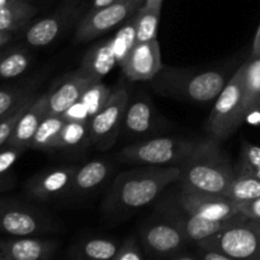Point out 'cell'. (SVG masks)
Masks as SVG:
<instances>
[{"instance_id":"2","label":"cell","mask_w":260,"mask_h":260,"mask_svg":"<svg viewBox=\"0 0 260 260\" xmlns=\"http://www.w3.org/2000/svg\"><path fill=\"white\" fill-rule=\"evenodd\" d=\"M183 192L223 194L235 175L230 161L213 137L198 140L192 154L179 165Z\"/></svg>"},{"instance_id":"16","label":"cell","mask_w":260,"mask_h":260,"mask_svg":"<svg viewBox=\"0 0 260 260\" xmlns=\"http://www.w3.org/2000/svg\"><path fill=\"white\" fill-rule=\"evenodd\" d=\"M160 127V117L151 102L140 95L129 99L123 119V131L134 137L154 134Z\"/></svg>"},{"instance_id":"14","label":"cell","mask_w":260,"mask_h":260,"mask_svg":"<svg viewBox=\"0 0 260 260\" xmlns=\"http://www.w3.org/2000/svg\"><path fill=\"white\" fill-rule=\"evenodd\" d=\"M57 246L56 241L28 236L0 239V260H48Z\"/></svg>"},{"instance_id":"7","label":"cell","mask_w":260,"mask_h":260,"mask_svg":"<svg viewBox=\"0 0 260 260\" xmlns=\"http://www.w3.org/2000/svg\"><path fill=\"white\" fill-rule=\"evenodd\" d=\"M146 0H116L112 4L89 10L75 33L76 42H88L129 19Z\"/></svg>"},{"instance_id":"21","label":"cell","mask_w":260,"mask_h":260,"mask_svg":"<svg viewBox=\"0 0 260 260\" xmlns=\"http://www.w3.org/2000/svg\"><path fill=\"white\" fill-rule=\"evenodd\" d=\"M260 107V56L245 62L243 75V109L245 117Z\"/></svg>"},{"instance_id":"25","label":"cell","mask_w":260,"mask_h":260,"mask_svg":"<svg viewBox=\"0 0 260 260\" xmlns=\"http://www.w3.org/2000/svg\"><path fill=\"white\" fill-rule=\"evenodd\" d=\"M65 119L61 114L47 113L37 128L30 149L40 151H50L57 149L61 131L65 126Z\"/></svg>"},{"instance_id":"12","label":"cell","mask_w":260,"mask_h":260,"mask_svg":"<svg viewBox=\"0 0 260 260\" xmlns=\"http://www.w3.org/2000/svg\"><path fill=\"white\" fill-rule=\"evenodd\" d=\"M124 75L132 81H151L162 69L157 40L137 42L121 65Z\"/></svg>"},{"instance_id":"43","label":"cell","mask_w":260,"mask_h":260,"mask_svg":"<svg viewBox=\"0 0 260 260\" xmlns=\"http://www.w3.org/2000/svg\"><path fill=\"white\" fill-rule=\"evenodd\" d=\"M249 221H250L251 225H253L254 228H255V230L260 234V221H258V220H249Z\"/></svg>"},{"instance_id":"10","label":"cell","mask_w":260,"mask_h":260,"mask_svg":"<svg viewBox=\"0 0 260 260\" xmlns=\"http://www.w3.org/2000/svg\"><path fill=\"white\" fill-rule=\"evenodd\" d=\"M175 200V206L189 215L205 220L222 221L235 217L240 212L238 203L225 194L201 192H180Z\"/></svg>"},{"instance_id":"39","label":"cell","mask_w":260,"mask_h":260,"mask_svg":"<svg viewBox=\"0 0 260 260\" xmlns=\"http://www.w3.org/2000/svg\"><path fill=\"white\" fill-rule=\"evenodd\" d=\"M238 207L241 213L246 216L249 220H258L260 221V197L248 202L238 203Z\"/></svg>"},{"instance_id":"24","label":"cell","mask_w":260,"mask_h":260,"mask_svg":"<svg viewBox=\"0 0 260 260\" xmlns=\"http://www.w3.org/2000/svg\"><path fill=\"white\" fill-rule=\"evenodd\" d=\"M36 14V9L25 0H10L0 5V30L14 32L24 27Z\"/></svg>"},{"instance_id":"6","label":"cell","mask_w":260,"mask_h":260,"mask_svg":"<svg viewBox=\"0 0 260 260\" xmlns=\"http://www.w3.org/2000/svg\"><path fill=\"white\" fill-rule=\"evenodd\" d=\"M128 101L126 89H114L106 104L89 119V139L96 149L108 150L118 139Z\"/></svg>"},{"instance_id":"36","label":"cell","mask_w":260,"mask_h":260,"mask_svg":"<svg viewBox=\"0 0 260 260\" xmlns=\"http://www.w3.org/2000/svg\"><path fill=\"white\" fill-rule=\"evenodd\" d=\"M146 258L144 248L135 238H128L118 246L113 260H144Z\"/></svg>"},{"instance_id":"41","label":"cell","mask_w":260,"mask_h":260,"mask_svg":"<svg viewBox=\"0 0 260 260\" xmlns=\"http://www.w3.org/2000/svg\"><path fill=\"white\" fill-rule=\"evenodd\" d=\"M113 2H116V0H93V4H91L90 10H96L99 9V8H103L106 7V5L112 4Z\"/></svg>"},{"instance_id":"3","label":"cell","mask_w":260,"mask_h":260,"mask_svg":"<svg viewBox=\"0 0 260 260\" xmlns=\"http://www.w3.org/2000/svg\"><path fill=\"white\" fill-rule=\"evenodd\" d=\"M151 84L162 95L206 103L217 98L226 85V76L216 70L192 71L162 66Z\"/></svg>"},{"instance_id":"8","label":"cell","mask_w":260,"mask_h":260,"mask_svg":"<svg viewBox=\"0 0 260 260\" xmlns=\"http://www.w3.org/2000/svg\"><path fill=\"white\" fill-rule=\"evenodd\" d=\"M201 241L215 246L231 259L260 260V234L249 220L233 223Z\"/></svg>"},{"instance_id":"23","label":"cell","mask_w":260,"mask_h":260,"mask_svg":"<svg viewBox=\"0 0 260 260\" xmlns=\"http://www.w3.org/2000/svg\"><path fill=\"white\" fill-rule=\"evenodd\" d=\"M111 167L103 160H93L86 162L81 168H76L74 175L73 190L76 193L89 192L94 189L108 178Z\"/></svg>"},{"instance_id":"27","label":"cell","mask_w":260,"mask_h":260,"mask_svg":"<svg viewBox=\"0 0 260 260\" xmlns=\"http://www.w3.org/2000/svg\"><path fill=\"white\" fill-rule=\"evenodd\" d=\"M161 7L145 3L134 15L137 42H146L156 38Z\"/></svg>"},{"instance_id":"35","label":"cell","mask_w":260,"mask_h":260,"mask_svg":"<svg viewBox=\"0 0 260 260\" xmlns=\"http://www.w3.org/2000/svg\"><path fill=\"white\" fill-rule=\"evenodd\" d=\"M23 152L24 150L19 149V147L8 146V145H5L4 149L0 150V185L7 182L13 165L17 162Z\"/></svg>"},{"instance_id":"18","label":"cell","mask_w":260,"mask_h":260,"mask_svg":"<svg viewBox=\"0 0 260 260\" xmlns=\"http://www.w3.org/2000/svg\"><path fill=\"white\" fill-rule=\"evenodd\" d=\"M48 111V91L41 94L33 101V103L24 111V113L18 119L15 128L8 141V146L19 147L22 150L30 149L37 128L45 118Z\"/></svg>"},{"instance_id":"5","label":"cell","mask_w":260,"mask_h":260,"mask_svg":"<svg viewBox=\"0 0 260 260\" xmlns=\"http://www.w3.org/2000/svg\"><path fill=\"white\" fill-rule=\"evenodd\" d=\"M244 69L245 63L241 65L226 83L216 98L215 106L208 117L207 131L211 137L218 141L230 137L245 118L243 109Z\"/></svg>"},{"instance_id":"1","label":"cell","mask_w":260,"mask_h":260,"mask_svg":"<svg viewBox=\"0 0 260 260\" xmlns=\"http://www.w3.org/2000/svg\"><path fill=\"white\" fill-rule=\"evenodd\" d=\"M179 178V167L145 165L121 173L107 194L104 210L109 213H122L145 207Z\"/></svg>"},{"instance_id":"31","label":"cell","mask_w":260,"mask_h":260,"mask_svg":"<svg viewBox=\"0 0 260 260\" xmlns=\"http://www.w3.org/2000/svg\"><path fill=\"white\" fill-rule=\"evenodd\" d=\"M89 136V121H66L60 139L57 149L78 146Z\"/></svg>"},{"instance_id":"42","label":"cell","mask_w":260,"mask_h":260,"mask_svg":"<svg viewBox=\"0 0 260 260\" xmlns=\"http://www.w3.org/2000/svg\"><path fill=\"white\" fill-rule=\"evenodd\" d=\"M10 40H12V32L0 30V47H3V46L7 45Z\"/></svg>"},{"instance_id":"38","label":"cell","mask_w":260,"mask_h":260,"mask_svg":"<svg viewBox=\"0 0 260 260\" xmlns=\"http://www.w3.org/2000/svg\"><path fill=\"white\" fill-rule=\"evenodd\" d=\"M61 116L63 117L65 121H89L90 119V117H89L88 112H86L85 107L83 106L80 99L76 103H74L70 108L66 109Z\"/></svg>"},{"instance_id":"33","label":"cell","mask_w":260,"mask_h":260,"mask_svg":"<svg viewBox=\"0 0 260 260\" xmlns=\"http://www.w3.org/2000/svg\"><path fill=\"white\" fill-rule=\"evenodd\" d=\"M37 96L38 95L36 94V91H35V93L30 94L28 98H25L22 103L18 104V106L15 107V108L13 109L9 114H7V116L3 117V118L0 119V149L8 144V141H9L13 131H14L15 124H17L18 119L20 118V116L24 113L25 109H27L28 107L33 103V101H35Z\"/></svg>"},{"instance_id":"9","label":"cell","mask_w":260,"mask_h":260,"mask_svg":"<svg viewBox=\"0 0 260 260\" xmlns=\"http://www.w3.org/2000/svg\"><path fill=\"white\" fill-rule=\"evenodd\" d=\"M144 250L155 258L170 259L185 249L189 240L170 217L150 221L140 230Z\"/></svg>"},{"instance_id":"34","label":"cell","mask_w":260,"mask_h":260,"mask_svg":"<svg viewBox=\"0 0 260 260\" xmlns=\"http://www.w3.org/2000/svg\"><path fill=\"white\" fill-rule=\"evenodd\" d=\"M236 172L246 173L260 179V146L244 141Z\"/></svg>"},{"instance_id":"45","label":"cell","mask_w":260,"mask_h":260,"mask_svg":"<svg viewBox=\"0 0 260 260\" xmlns=\"http://www.w3.org/2000/svg\"><path fill=\"white\" fill-rule=\"evenodd\" d=\"M10 0H0V5H4V4H7V3H9Z\"/></svg>"},{"instance_id":"26","label":"cell","mask_w":260,"mask_h":260,"mask_svg":"<svg viewBox=\"0 0 260 260\" xmlns=\"http://www.w3.org/2000/svg\"><path fill=\"white\" fill-rule=\"evenodd\" d=\"M223 194L234 202L241 203L260 197V179L251 174L236 172Z\"/></svg>"},{"instance_id":"19","label":"cell","mask_w":260,"mask_h":260,"mask_svg":"<svg viewBox=\"0 0 260 260\" xmlns=\"http://www.w3.org/2000/svg\"><path fill=\"white\" fill-rule=\"evenodd\" d=\"M98 81L83 75L79 70L62 79L60 85L48 91V111L50 114H62L79 101L84 91Z\"/></svg>"},{"instance_id":"4","label":"cell","mask_w":260,"mask_h":260,"mask_svg":"<svg viewBox=\"0 0 260 260\" xmlns=\"http://www.w3.org/2000/svg\"><path fill=\"white\" fill-rule=\"evenodd\" d=\"M198 140L179 137H156L124 147L118 160L126 164L152 167H179L194 150Z\"/></svg>"},{"instance_id":"17","label":"cell","mask_w":260,"mask_h":260,"mask_svg":"<svg viewBox=\"0 0 260 260\" xmlns=\"http://www.w3.org/2000/svg\"><path fill=\"white\" fill-rule=\"evenodd\" d=\"M79 9L65 7L48 17L42 18L28 28L25 41L33 47H43L52 43L62 30L73 22L78 15Z\"/></svg>"},{"instance_id":"20","label":"cell","mask_w":260,"mask_h":260,"mask_svg":"<svg viewBox=\"0 0 260 260\" xmlns=\"http://www.w3.org/2000/svg\"><path fill=\"white\" fill-rule=\"evenodd\" d=\"M116 63L117 60L111 38L96 43L86 51L79 71L93 80L101 81L102 78H104Z\"/></svg>"},{"instance_id":"11","label":"cell","mask_w":260,"mask_h":260,"mask_svg":"<svg viewBox=\"0 0 260 260\" xmlns=\"http://www.w3.org/2000/svg\"><path fill=\"white\" fill-rule=\"evenodd\" d=\"M51 221L36 208L14 201H0V233L30 236L50 231Z\"/></svg>"},{"instance_id":"29","label":"cell","mask_w":260,"mask_h":260,"mask_svg":"<svg viewBox=\"0 0 260 260\" xmlns=\"http://www.w3.org/2000/svg\"><path fill=\"white\" fill-rule=\"evenodd\" d=\"M137 43L136 29H135L134 18L126 23L118 32L112 38V46H113L114 56H116L117 63L122 65L128 53Z\"/></svg>"},{"instance_id":"30","label":"cell","mask_w":260,"mask_h":260,"mask_svg":"<svg viewBox=\"0 0 260 260\" xmlns=\"http://www.w3.org/2000/svg\"><path fill=\"white\" fill-rule=\"evenodd\" d=\"M35 93V84L0 89V119L9 114L25 98Z\"/></svg>"},{"instance_id":"13","label":"cell","mask_w":260,"mask_h":260,"mask_svg":"<svg viewBox=\"0 0 260 260\" xmlns=\"http://www.w3.org/2000/svg\"><path fill=\"white\" fill-rule=\"evenodd\" d=\"M75 167H61L48 169L28 180L25 189L28 194L40 201H50L73 189Z\"/></svg>"},{"instance_id":"44","label":"cell","mask_w":260,"mask_h":260,"mask_svg":"<svg viewBox=\"0 0 260 260\" xmlns=\"http://www.w3.org/2000/svg\"><path fill=\"white\" fill-rule=\"evenodd\" d=\"M162 2H164V0H146V2H145V3H147V4L160 5V7H161V5H162Z\"/></svg>"},{"instance_id":"46","label":"cell","mask_w":260,"mask_h":260,"mask_svg":"<svg viewBox=\"0 0 260 260\" xmlns=\"http://www.w3.org/2000/svg\"><path fill=\"white\" fill-rule=\"evenodd\" d=\"M25 2H28V0H25Z\"/></svg>"},{"instance_id":"15","label":"cell","mask_w":260,"mask_h":260,"mask_svg":"<svg viewBox=\"0 0 260 260\" xmlns=\"http://www.w3.org/2000/svg\"><path fill=\"white\" fill-rule=\"evenodd\" d=\"M172 210V208H170ZM184 233L189 243H198L201 240L211 238L215 234L220 233L221 230L226 229L228 226L233 225V223L241 222V221L249 220L244 213H239L235 217H231L229 220L222 221H212V220H205V218L197 217V216L189 215V213L184 212L177 206L172 210V213L169 216Z\"/></svg>"},{"instance_id":"32","label":"cell","mask_w":260,"mask_h":260,"mask_svg":"<svg viewBox=\"0 0 260 260\" xmlns=\"http://www.w3.org/2000/svg\"><path fill=\"white\" fill-rule=\"evenodd\" d=\"M111 93L112 90H109L108 86L104 85L102 81L94 83L93 85H90L84 91L80 98V102L85 107L90 118L106 104L107 99L109 98Z\"/></svg>"},{"instance_id":"22","label":"cell","mask_w":260,"mask_h":260,"mask_svg":"<svg viewBox=\"0 0 260 260\" xmlns=\"http://www.w3.org/2000/svg\"><path fill=\"white\" fill-rule=\"evenodd\" d=\"M118 250L116 241L111 239L93 238L75 244L69 251L73 259L85 260H113Z\"/></svg>"},{"instance_id":"28","label":"cell","mask_w":260,"mask_h":260,"mask_svg":"<svg viewBox=\"0 0 260 260\" xmlns=\"http://www.w3.org/2000/svg\"><path fill=\"white\" fill-rule=\"evenodd\" d=\"M32 62V57L24 50H9L0 55V79H13L22 75Z\"/></svg>"},{"instance_id":"40","label":"cell","mask_w":260,"mask_h":260,"mask_svg":"<svg viewBox=\"0 0 260 260\" xmlns=\"http://www.w3.org/2000/svg\"><path fill=\"white\" fill-rule=\"evenodd\" d=\"M251 56H260V25L256 30L255 38H254V43H253V53Z\"/></svg>"},{"instance_id":"37","label":"cell","mask_w":260,"mask_h":260,"mask_svg":"<svg viewBox=\"0 0 260 260\" xmlns=\"http://www.w3.org/2000/svg\"><path fill=\"white\" fill-rule=\"evenodd\" d=\"M196 255L198 259L203 260H233L225 253L218 250L215 246L210 245V244L205 243V241H198L196 243Z\"/></svg>"}]
</instances>
